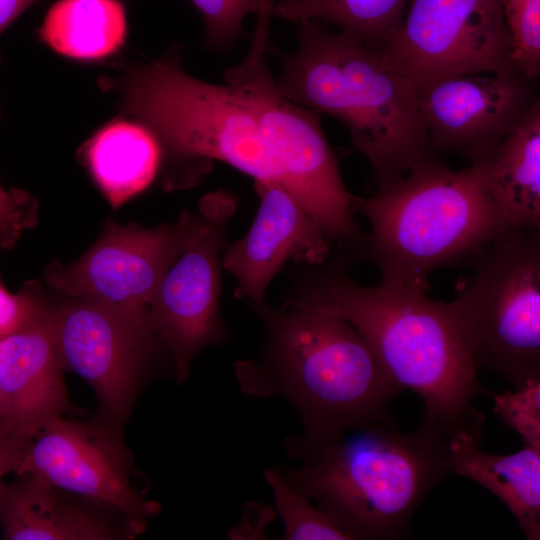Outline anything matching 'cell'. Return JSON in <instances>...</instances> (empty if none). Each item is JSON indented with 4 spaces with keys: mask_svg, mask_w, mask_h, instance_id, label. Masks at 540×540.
<instances>
[{
    "mask_svg": "<svg viewBox=\"0 0 540 540\" xmlns=\"http://www.w3.org/2000/svg\"><path fill=\"white\" fill-rule=\"evenodd\" d=\"M37 208L30 193L0 185V249L11 248L25 230L37 224Z\"/></svg>",
    "mask_w": 540,
    "mask_h": 540,
    "instance_id": "obj_27",
    "label": "cell"
},
{
    "mask_svg": "<svg viewBox=\"0 0 540 540\" xmlns=\"http://www.w3.org/2000/svg\"><path fill=\"white\" fill-rule=\"evenodd\" d=\"M130 464L121 430L99 418L79 421L60 416L36 432L14 473L42 477L146 528L160 505L145 499L132 484Z\"/></svg>",
    "mask_w": 540,
    "mask_h": 540,
    "instance_id": "obj_13",
    "label": "cell"
},
{
    "mask_svg": "<svg viewBox=\"0 0 540 540\" xmlns=\"http://www.w3.org/2000/svg\"><path fill=\"white\" fill-rule=\"evenodd\" d=\"M292 303L348 321L388 380L422 399L423 424L451 434L485 421L471 402L491 393L478 379L448 303L431 300L426 292L360 285L341 269L318 275L284 304Z\"/></svg>",
    "mask_w": 540,
    "mask_h": 540,
    "instance_id": "obj_2",
    "label": "cell"
},
{
    "mask_svg": "<svg viewBox=\"0 0 540 540\" xmlns=\"http://www.w3.org/2000/svg\"><path fill=\"white\" fill-rule=\"evenodd\" d=\"M471 262L448 308L472 363L515 388L540 380V230L510 231Z\"/></svg>",
    "mask_w": 540,
    "mask_h": 540,
    "instance_id": "obj_7",
    "label": "cell"
},
{
    "mask_svg": "<svg viewBox=\"0 0 540 540\" xmlns=\"http://www.w3.org/2000/svg\"><path fill=\"white\" fill-rule=\"evenodd\" d=\"M227 83L187 74L176 45L156 60L133 64L101 80L102 86L120 94L124 111L153 132L162 153L186 166L188 184L214 160L254 181L278 182L248 84Z\"/></svg>",
    "mask_w": 540,
    "mask_h": 540,
    "instance_id": "obj_6",
    "label": "cell"
},
{
    "mask_svg": "<svg viewBox=\"0 0 540 540\" xmlns=\"http://www.w3.org/2000/svg\"><path fill=\"white\" fill-rule=\"evenodd\" d=\"M197 221L198 211H184L177 222L153 228L108 220L100 238L76 261L48 264L45 282L67 296L98 300L152 332L147 316L150 300Z\"/></svg>",
    "mask_w": 540,
    "mask_h": 540,
    "instance_id": "obj_11",
    "label": "cell"
},
{
    "mask_svg": "<svg viewBox=\"0 0 540 540\" xmlns=\"http://www.w3.org/2000/svg\"><path fill=\"white\" fill-rule=\"evenodd\" d=\"M351 208L370 222L364 254L380 283L397 289L426 292L434 270L471 262L508 233L480 163L455 170L432 156L370 197L352 195Z\"/></svg>",
    "mask_w": 540,
    "mask_h": 540,
    "instance_id": "obj_4",
    "label": "cell"
},
{
    "mask_svg": "<svg viewBox=\"0 0 540 540\" xmlns=\"http://www.w3.org/2000/svg\"><path fill=\"white\" fill-rule=\"evenodd\" d=\"M491 396L494 412L503 423L517 432L525 445L540 447V380Z\"/></svg>",
    "mask_w": 540,
    "mask_h": 540,
    "instance_id": "obj_26",
    "label": "cell"
},
{
    "mask_svg": "<svg viewBox=\"0 0 540 540\" xmlns=\"http://www.w3.org/2000/svg\"><path fill=\"white\" fill-rule=\"evenodd\" d=\"M41 0H0V35L27 8Z\"/></svg>",
    "mask_w": 540,
    "mask_h": 540,
    "instance_id": "obj_31",
    "label": "cell"
},
{
    "mask_svg": "<svg viewBox=\"0 0 540 540\" xmlns=\"http://www.w3.org/2000/svg\"><path fill=\"white\" fill-rule=\"evenodd\" d=\"M275 0H261L258 22L252 36L249 53L241 63L244 67L255 68L265 62V54L269 49V23Z\"/></svg>",
    "mask_w": 540,
    "mask_h": 540,
    "instance_id": "obj_30",
    "label": "cell"
},
{
    "mask_svg": "<svg viewBox=\"0 0 540 540\" xmlns=\"http://www.w3.org/2000/svg\"><path fill=\"white\" fill-rule=\"evenodd\" d=\"M352 432L327 445L313 464L280 470L352 540L397 539L428 493L451 474L450 434L423 423L412 433L395 424Z\"/></svg>",
    "mask_w": 540,
    "mask_h": 540,
    "instance_id": "obj_5",
    "label": "cell"
},
{
    "mask_svg": "<svg viewBox=\"0 0 540 540\" xmlns=\"http://www.w3.org/2000/svg\"><path fill=\"white\" fill-rule=\"evenodd\" d=\"M252 305L265 327L264 345L258 360L235 363V377L246 396L293 405L302 432L286 438L289 458L311 465L347 432L394 424L388 406L401 391L348 321L302 304Z\"/></svg>",
    "mask_w": 540,
    "mask_h": 540,
    "instance_id": "obj_1",
    "label": "cell"
},
{
    "mask_svg": "<svg viewBox=\"0 0 540 540\" xmlns=\"http://www.w3.org/2000/svg\"><path fill=\"white\" fill-rule=\"evenodd\" d=\"M235 210V200L226 192L211 193L200 201L195 230L148 305L149 326L172 358L177 384L189 377L200 351L229 339L219 307V255Z\"/></svg>",
    "mask_w": 540,
    "mask_h": 540,
    "instance_id": "obj_9",
    "label": "cell"
},
{
    "mask_svg": "<svg viewBox=\"0 0 540 540\" xmlns=\"http://www.w3.org/2000/svg\"><path fill=\"white\" fill-rule=\"evenodd\" d=\"M43 298L37 283H28L17 294L10 293L0 283V340L27 324Z\"/></svg>",
    "mask_w": 540,
    "mask_h": 540,
    "instance_id": "obj_28",
    "label": "cell"
},
{
    "mask_svg": "<svg viewBox=\"0 0 540 540\" xmlns=\"http://www.w3.org/2000/svg\"><path fill=\"white\" fill-rule=\"evenodd\" d=\"M377 53L414 87L462 74L517 71L499 0H411Z\"/></svg>",
    "mask_w": 540,
    "mask_h": 540,
    "instance_id": "obj_10",
    "label": "cell"
},
{
    "mask_svg": "<svg viewBox=\"0 0 540 540\" xmlns=\"http://www.w3.org/2000/svg\"><path fill=\"white\" fill-rule=\"evenodd\" d=\"M297 38L295 53L274 50L282 63L277 91L341 121L377 186L434 156L414 86L359 36L309 20L298 23Z\"/></svg>",
    "mask_w": 540,
    "mask_h": 540,
    "instance_id": "obj_3",
    "label": "cell"
},
{
    "mask_svg": "<svg viewBox=\"0 0 540 540\" xmlns=\"http://www.w3.org/2000/svg\"><path fill=\"white\" fill-rule=\"evenodd\" d=\"M477 163L504 228L540 230V101Z\"/></svg>",
    "mask_w": 540,
    "mask_h": 540,
    "instance_id": "obj_19",
    "label": "cell"
},
{
    "mask_svg": "<svg viewBox=\"0 0 540 540\" xmlns=\"http://www.w3.org/2000/svg\"><path fill=\"white\" fill-rule=\"evenodd\" d=\"M127 31L120 0H58L38 29L39 37L57 53L79 60H97L116 52Z\"/></svg>",
    "mask_w": 540,
    "mask_h": 540,
    "instance_id": "obj_21",
    "label": "cell"
},
{
    "mask_svg": "<svg viewBox=\"0 0 540 540\" xmlns=\"http://www.w3.org/2000/svg\"><path fill=\"white\" fill-rule=\"evenodd\" d=\"M33 436L14 425L0 422V481L14 472L25 455Z\"/></svg>",
    "mask_w": 540,
    "mask_h": 540,
    "instance_id": "obj_29",
    "label": "cell"
},
{
    "mask_svg": "<svg viewBox=\"0 0 540 540\" xmlns=\"http://www.w3.org/2000/svg\"><path fill=\"white\" fill-rule=\"evenodd\" d=\"M84 156L98 188L110 205L118 208L154 180L162 149L142 123L117 120L93 135Z\"/></svg>",
    "mask_w": 540,
    "mask_h": 540,
    "instance_id": "obj_20",
    "label": "cell"
},
{
    "mask_svg": "<svg viewBox=\"0 0 540 540\" xmlns=\"http://www.w3.org/2000/svg\"><path fill=\"white\" fill-rule=\"evenodd\" d=\"M224 78L248 84L278 182L318 221L331 242H362L351 208L353 194L345 188L321 114L282 96L266 63L248 72L232 67Z\"/></svg>",
    "mask_w": 540,
    "mask_h": 540,
    "instance_id": "obj_8",
    "label": "cell"
},
{
    "mask_svg": "<svg viewBox=\"0 0 540 540\" xmlns=\"http://www.w3.org/2000/svg\"><path fill=\"white\" fill-rule=\"evenodd\" d=\"M484 422L462 427L447 440L451 474L469 478L496 495L517 519L526 539H540V447L499 455L479 446Z\"/></svg>",
    "mask_w": 540,
    "mask_h": 540,
    "instance_id": "obj_18",
    "label": "cell"
},
{
    "mask_svg": "<svg viewBox=\"0 0 540 540\" xmlns=\"http://www.w3.org/2000/svg\"><path fill=\"white\" fill-rule=\"evenodd\" d=\"M62 372L51 333L50 304L43 298L27 324L0 340V385L12 425L34 436L66 413Z\"/></svg>",
    "mask_w": 540,
    "mask_h": 540,
    "instance_id": "obj_17",
    "label": "cell"
},
{
    "mask_svg": "<svg viewBox=\"0 0 540 540\" xmlns=\"http://www.w3.org/2000/svg\"><path fill=\"white\" fill-rule=\"evenodd\" d=\"M511 35L515 69L536 80L540 74V0H499Z\"/></svg>",
    "mask_w": 540,
    "mask_h": 540,
    "instance_id": "obj_24",
    "label": "cell"
},
{
    "mask_svg": "<svg viewBox=\"0 0 540 540\" xmlns=\"http://www.w3.org/2000/svg\"><path fill=\"white\" fill-rule=\"evenodd\" d=\"M205 22V42L212 48H228L243 35L246 16L259 14L261 0H189Z\"/></svg>",
    "mask_w": 540,
    "mask_h": 540,
    "instance_id": "obj_25",
    "label": "cell"
},
{
    "mask_svg": "<svg viewBox=\"0 0 540 540\" xmlns=\"http://www.w3.org/2000/svg\"><path fill=\"white\" fill-rule=\"evenodd\" d=\"M0 422L10 423L8 406H7V402H6L3 390L1 388V385H0Z\"/></svg>",
    "mask_w": 540,
    "mask_h": 540,
    "instance_id": "obj_32",
    "label": "cell"
},
{
    "mask_svg": "<svg viewBox=\"0 0 540 540\" xmlns=\"http://www.w3.org/2000/svg\"><path fill=\"white\" fill-rule=\"evenodd\" d=\"M260 204L248 232L224 253L223 267L235 280L234 296L265 300L273 277L290 260L318 265L331 240L318 221L278 182L254 181Z\"/></svg>",
    "mask_w": 540,
    "mask_h": 540,
    "instance_id": "obj_15",
    "label": "cell"
},
{
    "mask_svg": "<svg viewBox=\"0 0 540 540\" xmlns=\"http://www.w3.org/2000/svg\"><path fill=\"white\" fill-rule=\"evenodd\" d=\"M270 487L276 512L284 525L285 540H352L336 526L312 501L299 492L283 475L280 468H268L263 473Z\"/></svg>",
    "mask_w": 540,
    "mask_h": 540,
    "instance_id": "obj_23",
    "label": "cell"
},
{
    "mask_svg": "<svg viewBox=\"0 0 540 540\" xmlns=\"http://www.w3.org/2000/svg\"><path fill=\"white\" fill-rule=\"evenodd\" d=\"M408 0H275L271 17L296 24L325 20L378 52L399 28Z\"/></svg>",
    "mask_w": 540,
    "mask_h": 540,
    "instance_id": "obj_22",
    "label": "cell"
},
{
    "mask_svg": "<svg viewBox=\"0 0 540 540\" xmlns=\"http://www.w3.org/2000/svg\"><path fill=\"white\" fill-rule=\"evenodd\" d=\"M50 325L63 371L78 374L91 386L99 403L98 418L121 430L151 357L163 344L153 332L89 297L68 296L63 303L50 305Z\"/></svg>",
    "mask_w": 540,
    "mask_h": 540,
    "instance_id": "obj_12",
    "label": "cell"
},
{
    "mask_svg": "<svg viewBox=\"0 0 540 540\" xmlns=\"http://www.w3.org/2000/svg\"><path fill=\"white\" fill-rule=\"evenodd\" d=\"M533 81L518 71L482 72L414 87L433 152L483 160L539 101Z\"/></svg>",
    "mask_w": 540,
    "mask_h": 540,
    "instance_id": "obj_14",
    "label": "cell"
},
{
    "mask_svg": "<svg viewBox=\"0 0 540 540\" xmlns=\"http://www.w3.org/2000/svg\"><path fill=\"white\" fill-rule=\"evenodd\" d=\"M0 481V528L8 540H125L145 528L34 474Z\"/></svg>",
    "mask_w": 540,
    "mask_h": 540,
    "instance_id": "obj_16",
    "label": "cell"
}]
</instances>
